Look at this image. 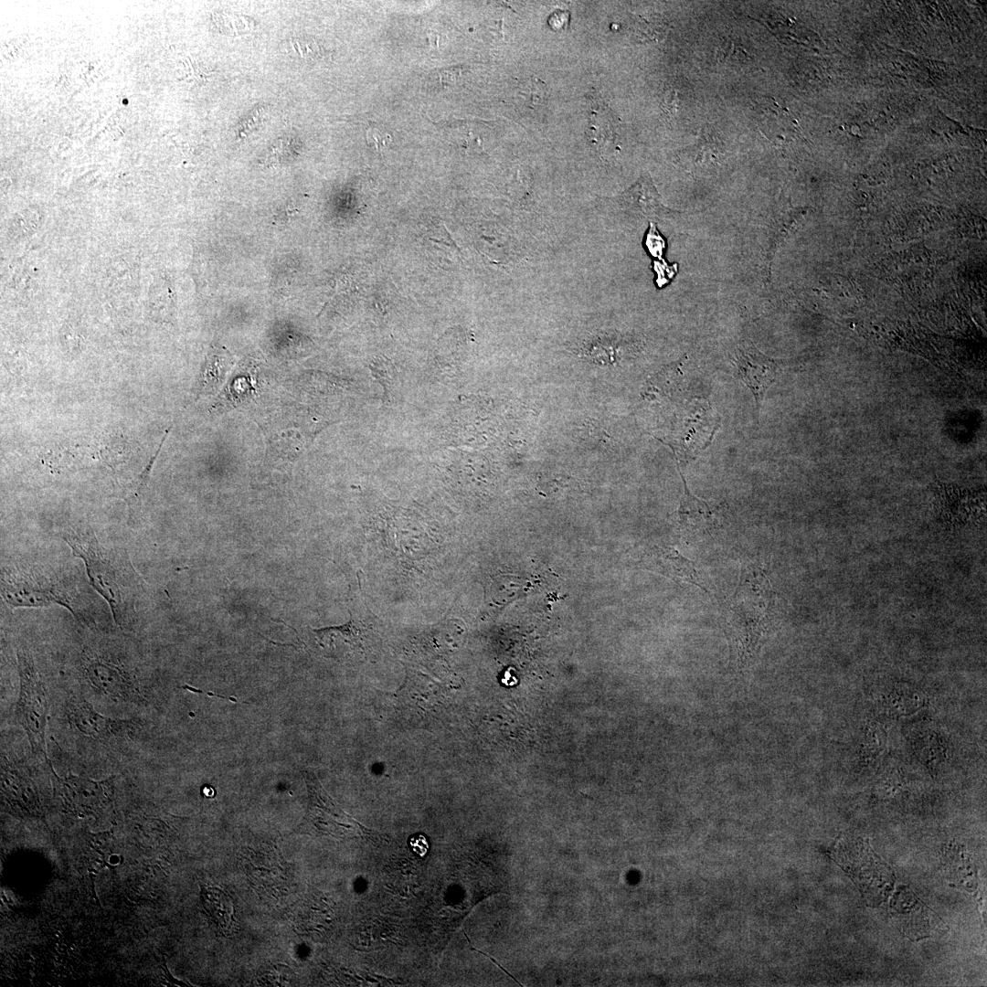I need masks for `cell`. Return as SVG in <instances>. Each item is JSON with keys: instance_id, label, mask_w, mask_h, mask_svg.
Masks as SVG:
<instances>
[{"instance_id": "3", "label": "cell", "mask_w": 987, "mask_h": 987, "mask_svg": "<svg viewBox=\"0 0 987 987\" xmlns=\"http://www.w3.org/2000/svg\"><path fill=\"white\" fill-rule=\"evenodd\" d=\"M16 661L19 677L16 718L27 734L32 753L47 761L48 692L31 654L27 651L18 650Z\"/></svg>"}, {"instance_id": "15", "label": "cell", "mask_w": 987, "mask_h": 987, "mask_svg": "<svg viewBox=\"0 0 987 987\" xmlns=\"http://www.w3.org/2000/svg\"><path fill=\"white\" fill-rule=\"evenodd\" d=\"M719 144L714 140L713 137L707 134H702L701 137L692 146L687 147L682 152V155L689 163L692 167L694 164H696L700 167L701 163H712L714 160L717 161Z\"/></svg>"}, {"instance_id": "9", "label": "cell", "mask_w": 987, "mask_h": 987, "mask_svg": "<svg viewBox=\"0 0 987 987\" xmlns=\"http://www.w3.org/2000/svg\"><path fill=\"white\" fill-rule=\"evenodd\" d=\"M66 716L72 730L100 742L124 738L135 727L130 719L111 718L100 714L83 698L74 697L69 701Z\"/></svg>"}, {"instance_id": "20", "label": "cell", "mask_w": 987, "mask_h": 987, "mask_svg": "<svg viewBox=\"0 0 987 987\" xmlns=\"http://www.w3.org/2000/svg\"><path fill=\"white\" fill-rule=\"evenodd\" d=\"M410 844H411V846L413 848V851L417 854H419L420 856L425 855V854H426V852H427V850L429 848L427 840L425 839L424 836H421V835H419V836H418L416 838H412L411 841H410Z\"/></svg>"}, {"instance_id": "2", "label": "cell", "mask_w": 987, "mask_h": 987, "mask_svg": "<svg viewBox=\"0 0 987 987\" xmlns=\"http://www.w3.org/2000/svg\"><path fill=\"white\" fill-rule=\"evenodd\" d=\"M774 608V592L757 564L742 567L740 578L726 608V624L738 659L748 660L768 630Z\"/></svg>"}, {"instance_id": "8", "label": "cell", "mask_w": 987, "mask_h": 987, "mask_svg": "<svg viewBox=\"0 0 987 987\" xmlns=\"http://www.w3.org/2000/svg\"><path fill=\"white\" fill-rule=\"evenodd\" d=\"M1 798L7 809L21 817L39 818L43 812L31 769L23 760L1 756Z\"/></svg>"}, {"instance_id": "13", "label": "cell", "mask_w": 987, "mask_h": 987, "mask_svg": "<svg viewBox=\"0 0 987 987\" xmlns=\"http://www.w3.org/2000/svg\"><path fill=\"white\" fill-rule=\"evenodd\" d=\"M644 565L675 581L691 583L705 589L695 565L674 548L654 547L644 558Z\"/></svg>"}, {"instance_id": "11", "label": "cell", "mask_w": 987, "mask_h": 987, "mask_svg": "<svg viewBox=\"0 0 987 987\" xmlns=\"http://www.w3.org/2000/svg\"><path fill=\"white\" fill-rule=\"evenodd\" d=\"M890 913L904 935L911 939L931 936L943 921L907 888L901 887L890 904Z\"/></svg>"}, {"instance_id": "4", "label": "cell", "mask_w": 987, "mask_h": 987, "mask_svg": "<svg viewBox=\"0 0 987 987\" xmlns=\"http://www.w3.org/2000/svg\"><path fill=\"white\" fill-rule=\"evenodd\" d=\"M4 600L14 607H43L58 604L74 614L69 589L48 573L32 568H10L2 572Z\"/></svg>"}, {"instance_id": "14", "label": "cell", "mask_w": 987, "mask_h": 987, "mask_svg": "<svg viewBox=\"0 0 987 987\" xmlns=\"http://www.w3.org/2000/svg\"><path fill=\"white\" fill-rule=\"evenodd\" d=\"M202 906L211 920L222 931L230 929L234 907L228 895L218 886H201Z\"/></svg>"}, {"instance_id": "7", "label": "cell", "mask_w": 987, "mask_h": 987, "mask_svg": "<svg viewBox=\"0 0 987 987\" xmlns=\"http://www.w3.org/2000/svg\"><path fill=\"white\" fill-rule=\"evenodd\" d=\"M48 766L55 779V789L69 811L79 816L95 818L108 812L113 803L114 779L93 780L69 773L58 776L48 759Z\"/></svg>"}, {"instance_id": "5", "label": "cell", "mask_w": 987, "mask_h": 987, "mask_svg": "<svg viewBox=\"0 0 987 987\" xmlns=\"http://www.w3.org/2000/svg\"><path fill=\"white\" fill-rule=\"evenodd\" d=\"M80 673L85 684L99 696L115 703H141L143 695L136 675L105 653L83 651Z\"/></svg>"}, {"instance_id": "10", "label": "cell", "mask_w": 987, "mask_h": 987, "mask_svg": "<svg viewBox=\"0 0 987 987\" xmlns=\"http://www.w3.org/2000/svg\"><path fill=\"white\" fill-rule=\"evenodd\" d=\"M734 363L739 379L750 389L759 410L767 389L778 378L781 364L761 353L751 344H743L735 351Z\"/></svg>"}, {"instance_id": "16", "label": "cell", "mask_w": 987, "mask_h": 987, "mask_svg": "<svg viewBox=\"0 0 987 987\" xmlns=\"http://www.w3.org/2000/svg\"><path fill=\"white\" fill-rule=\"evenodd\" d=\"M667 30V24L659 16H637L632 23V34L639 40L658 41Z\"/></svg>"}, {"instance_id": "18", "label": "cell", "mask_w": 987, "mask_h": 987, "mask_svg": "<svg viewBox=\"0 0 987 987\" xmlns=\"http://www.w3.org/2000/svg\"><path fill=\"white\" fill-rule=\"evenodd\" d=\"M366 140L367 145L377 152L385 150L392 142L391 135L387 132L372 127L366 132Z\"/></svg>"}, {"instance_id": "6", "label": "cell", "mask_w": 987, "mask_h": 987, "mask_svg": "<svg viewBox=\"0 0 987 987\" xmlns=\"http://www.w3.org/2000/svg\"><path fill=\"white\" fill-rule=\"evenodd\" d=\"M835 861L851 875L865 899L877 895L878 901L889 892L894 878L891 869L870 851L865 843H838L833 851Z\"/></svg>"}, {"instance_id": "1", "label": "cell", "mask_w": 987, "mask_h": 987, "mask_svg": "<svg viewBox=\"0 0 987 987\" xmlns=\"http://www.w3.org/2000/svg\"><path fill=\"white\" fill-rule=\"evenodd\" d=\"M63 538L84 561L91 586L109 603L116 623L124 624L133 615L143 590L127 553L100 542L90 532L70 533Z\"/></svg>"}, {"instance_id": "12", "label": "cell", "mask_w": 987, "mask_h": 987, "mask_svg": "<svg viewBox=\"0 0 987 987\" xmlns=\"http://www.w3.org/2000/svg\"><path fill=\"white\" fill-rule=\"evenodd\" d=\"M684 494L675 517L680 531L687 537L702 536L720 526L723 504L695 496L688 489L684 477Z\"/></svg>"}, {"instance_id": "17", "label": "cell", "mask_w": 987, "mask_h": 987, "mask_svg": "<svg viewBox=\"0 0 987 987\" xmlns=\"http://www.w3.org/2000/svg\"><path fill=\"white\" fill-rule=\"evenodd\" d=\"M293 50L306 59H316L322 55L321 47L313 38L295 37L291 39Z\"/></svg>"}, {"instance_id": "19", "label": "cell", "mask_w": 987, "mask_h": 987, "mask_svg": "<svg viewBox=\"0 0 987 987\" xmlns=\"http://www.w3.org/2000/svg\"><path fill=\"white\" fill-rule=\"evenodd\" d=\"M569 23V13L568 11L557 10L554 12L548 18L549 26L556 31L565 30Z\"/></svg>"}]
</instances>
